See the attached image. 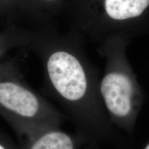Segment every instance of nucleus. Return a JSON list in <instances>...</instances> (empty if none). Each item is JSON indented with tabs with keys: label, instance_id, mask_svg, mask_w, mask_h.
Listing matches in <instances>:
<instances>
[{
	"label": "nucleus",
	"instance_id": "obj_1",
	"mask_svg": "<svg viewBox=\"0 0 149 149\" xmlns=\"http://www.w3.org/2000/svg\"><path fill=\"white\" fill-rule=\"evenodd\" d=\"M83 39L72 30L59 32L55 24L33 29L26 49L41 61L45 93L62 108L78 135L89 139L98 137L104 130V107Z\"/></svg>",
	"mask_w": 149,
	"mask_h": 149
},
{
	"label": "nucleus",
	"instance_id": "obj_2",
	"mask_svg": "<svg viewBox=\"0 0 149 149\" xmlns=\"http://www.w3.org/2000/svg\"><path fill=\"white\" fill-rule=\"evenodd\" d=\"M70 30L94 42L149 35V0H67Z\"/></svg>",
	"mask_w": 149,
	"mask_h": 149
},
{
	"label": "nucleus",
	"instance_id": "obj_9",
	"mask_svg": "<svg viewBox=\"0 0 149 149\" xmlns=\"http://www.w3.org/2000/svg\"><path fill=\"white\" fill-rule=\"evenodd\" d=\"M0 149H20L8 136L0 131Z\"/></svg>",
	"mask_w": 149,
	"mask_h": 149
},
{
	"label": "nucleus",
	"instance_id": "obj_6",
	"mask_svg": "<svg viewBox=\"0 0 149 149\" xmlns=\"http://www.w3.org/2000/svg\"><path fill=\"white\" fill-rule=\"evenodd\" d=\"M61 130L60 127L44 130L24 139L20 149H76L78 139ZM83 139V138H82Z\"/></svg>",
	"mask_w": 149,
	"mask_h": 149
},
{
	"label": "nucleus",
	"instance_id": "obj_5",
	"mask_svg": "<svg viewBox=\"0 0 149 149\" xmlns=\"http://www.w3.org/2000/svg\"><path fill=\"white\" fill-rule=\"evenodd\" d=\"M67 0H19L16 16L26 22L31 29L55 24L57 17L64 13Z\"/></svg>",
	"mask_w": 149,
	"mask_h": 149
},
{
	"label": "nucleus",
	"instance_id": "obj_7",
	"mask_svg": "<svg viewBox=\"0 0 149 149\" xmlns=\"http://www.w3.org/2000/svg\"><path fill=\"white\" fill-rule=\"evenodd\" d=\"M33 36V30L13 24L0 31V61L3 57L15 48H27Z\"/></svg>",
	"mask_w": 149,
	"mask_h": 149
},
{
	"label": "nucleus",
	"instance_id": "obj_8",
	"mask_svg": "<svg viewBox=\"0 0 149 149\" xmlns=\"http://www.w3.org/2000/svg\"><path fill=\"white\" fill-rule=\"evenodd\" d=\"M19 0H0V22L5 26L16 24Z\"/></svg>",
	"mask_w": 149,
	"mask_h": 149
},
{
	"label": "nucleus",
	"instance_id": "obj_10",
	"mask_svg": "<svg viewBox=\"0 0 149 149\" xmlns=\"http://www.w3.org/2000/svg\"><path fill=\"white\" fill-rule=\"evenodd\" d=\"M144 149H149V142L146 144V146H145V148Z\"/></svg>",
	"mask_w": 149,
	"mask_h": 149
},
{
	"label": "nucleus",
	"instance_id": "obj_4",
	"mask_svg": "<svg viewBox=\"0 0 149 149\" xmlns=\"http://www.w3.org/2000/svg\"><path fill=\"white\" fill-rule=\"evenodd\" d=\"M130 39L111 35L100 42V51L106 58L105 72L99 91L112 122L126 131L133 129L143 101L140 86L127 56Z\"/></svg>",
	"mask_w": 149,
	"mask_h": 149
},
{
	"label": "nucleus",
	"instance_id": "obj_3",
	"mask_svg": "<svg viewBox=\"0 0 149 149\" xmlns=\"http://www.w3.org/2000/svg\"><path fill=\"white\" fill-rule=\"evenodd\" d=\"M0 116L24 139L60 127L66 117L30 87L14 59L0 61Z\"/></svg>",
	"mask_w": 149,
	"mask_h": 149
}]
</instances>
